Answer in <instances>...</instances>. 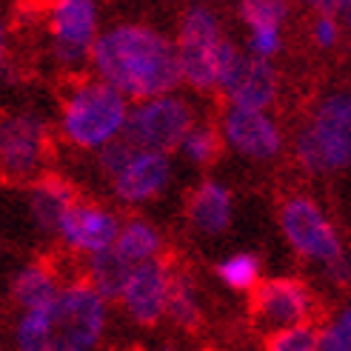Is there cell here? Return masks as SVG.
Wrapping results in <instances>:
<instances>
[{
  "instance_id": "cell-19",
  "label": "cell",
  "mask_w": 351,
  "mask_h": 351,
  "mask_svg": "<svg viewBox=\"0 0 351 351\" xmlns=\"http://www.w3.org/2000/svg\"><path fill=\"white\" fill-rule=\"evenodd\" d=\"M60 289L63 286H60L58 269L51 266V263H46V260H34V263H29V266H23L21 271L14 274V280H12V300L21 311H26V308L49 303Z\"/></svg>"
},
{
  "instance_id": "cell-17",
  "label": "cell",
  "mask_w": 351,
  "mask_h": 351,
  "mask_svg": "<svg viewBox=\"0 0 351 351\" xmlns=\"http://www.w3.org/2000/svg\"><path fill=\"white\" fill-rule=\"evenodd\" d=\"M77 189L60 174H40L29 183V215L43 234H55L66 208L77 200Z\"/></svg>"
},
{
  "instance_id": "cell-18",
  "label": "cell",
  "mask_w": 351,
  "mask_h": 351,
  "mask_svg": "<svg viewBox=\"0 0 351 351\" xmlns=\"http://www.w3.org/2000/svg\"><path fill=\"white\" fill-rule=\"evenodd\" d=\"M166 249V240L163 232L146 217H129V220H120V232L112 243V254L123 263V266H140L146 260L160 257Z\"/></svg>"
},
{
  "instance_id": "cell-21",
  "label": "cell",
  "mask_w": 351,
  "mask_h": 351,
  "mask_svg": "<svg viewBox=\"0 0 351 351\" xmlns=\"http://www.w3.org/2000/svg\"><path fill=\"white\" fill-rule=\"evenodd\" d=\"M217 280L232 291H252L263 280V260L254 252H234L215 266Z\"/></svg>"
},
{
  "instance_id": "cell-6",
  "label": "cell",
  "mask_w": 351,
  "mask_h": 351,
  "mask_svg": "<svg viewBox=\"0 0 351 351\" xmlns=\"http://www.w3.org/2000/svg\"><path fill=\"white\" fill-rule=\"evenodd\" d=\"M215 92L226 97V106L269 112L280 95V75L271 60L245 55L232 38H226L217 51Z\"/></svg>"
},
{
  "instance_id": "cell-2",
  "label": "cell",
  "mask_w": 351,
  "mask_h": 351,
  "mask_svg": "<svg viewBox=\"0 0 351 351\" xmlns=\"http://www.w3.org/2000/svg\"><path fill=\"white\" fill-rule=\"evenodd\" d=\"M109 300L86 283L63 286L49 303L21 311L14 323L17 351H95L106 335Z\"/></svg>"
},
{
  "instance_id": "cell-7",
  "label": "cell",
  "mask_w": 351,
  "mask_h": 351,
  "mask_svg": "<svg viewBox=\"0 0 351 351\" xmlns=\"http://www.w3.org/2000/svg\"><path fill=\"white\" fill-rule=\"evenodd\" d=\"M280 229L297 257L317 263L326 271L346 260V245L335 220L308 195H289L280 203Z\"/></svg>"
},
{
  "instance_id": "cell-23",
  "label": "cell",
  "mask_w": 351,
  "mask_h": 351,
  "mask_svg": "<svg viewBox=\"0 0 351 351\" xmlns=\"http://www.w3.org/2000/svg\"><path fill=\"white\" fill-rule=\"evenodd\" d=\"M289 0H243L237 14L243 26L249 32H260V29H280L283 32L286 21H289Z\"/></svg>"
},
{
  "instance_id": "cell-11",
  "label": "cell",
  "mask_w": 351,
  "mask_h": 351,
  "mask_svg": "<svg viewBox=\"0 0 351 351\" xmlns=\"http://www.w3.org/2000/svg\"><path fill=\"white\" fill-rule=\"evenodd\" d=\"M49 51L66 72L89 63V51L100 34L97 0H49L46 3Z\"/></svg>"
},
{
  "instance_id": "cell-20",
  "label": "cell",
  "mask_w": 351,
  "mask_h": 351,
  "mask_svg": "<svg viewBox=\"0 0 351 351\" xmlns=\"http://www.w3.org/2000/svg\"><path fill=\"white\" fill-rule=\"evenodd\" d=\"M166 317L174 320L180 328H197L200 320H203V306H200L197 283H195V277H191L186 269H180V266L171 269Z\"/></svg>"
},
{
  "instance_id": "cell-29",
  "label": "cell",
  "mask_w": 351,
  "mask_h": 351,
  "mask_svg": "<svg viewBox=\"0 0 351 351\" xmlns=\"http://www.w3.org/2000/svg\"><path fill=\"white\" fill-rule=\"evenodd\" d=\"M6 63H9V26L0 17V72L6 69Z\"/></svg>"
},
{
  "instance_id": "cell-27",
  "label": "cell",
  "mask_w": 351,
  "mask_h": 351,
  "mask_svg": "<svg viewBox=\"0 0 351 351\" xmlns=\"http://www.w3.org/2000/svg\"><path fill=\"white\" fill-rule=\"evenodd\" d=\"M311 40L317 49L328 51V49H337L343 40V29L337 17H328V14H314L311 21Z\"/></svg>"
},
{
  "instance_id": "cell-22",
  "label": "cell",
  "mask_w": 351,
  "mask_h": 351,
  "mask_svg": "<svg viewBox=\"0 0 351 351\" xmlns=\"http://www.w3.org/2000/svg\"><path fill=\"white\" fill-rule=\"evenodd\" d=\"M223 149L226 146H223V137H220L217 126H212V123H195V126L186 132L178 152H183V157L191 166L208 169V166H215L220 160Z\"/></svg>"
},
{
  "instance_id": "cell-5",
  "label": "cell",
  "mask_w": 351,
  "mask_h": 351,
  "mask_svg": "<svg viewBox=\"0 0 351 351\" xmlns=\"http://www.w3.org/2000/svg\"><path fill=\"white\" fill-rule=\"evenodd\" d=\"M100 171L117 203L146 206L157 200L171 183V157L160 152L134 149L123 137L97 152Z\"/></svg>"
},
{
  "instance_id": "cell-16",
  "label": "cell",
  "mask_w": 351,
  "mask_h": 351,
  "mask_svg": "<svg viewBox=\"0 0 351 351\" xmlns=\"http://www.w3.org/2000/svg\"><path fill=\"white\" fill-rule=\"evenodd\" d=\"M186 217L200 234H208V237L223 234L234 217L232 189L220 180H212V178L200 180L186 200Z\"/></svg>"
},
{
  "instance_id": "cell-3",
  "label": "cell",
  "mask_w": 351,
  "mask_h": 351,
  "mask_svg": "<svg viewBox=\"0 0 351 351\" xmlns=\"http://www.w3.org/2000/svg\"><path fill=\"white\" fill-rule=\"evenodd\" d=\"M129 100L97 77H75L60 97L58 129L69 146L97 154L123 134Z\"/></svg>"
},
{
  "instance_id": "cell-1",
  "label": "cell",
  "mask_w": 351,
  "mask_h": 351,
  "mask_svg": "<svg viewBox=\"0 0 351 351\" xmlns=\"http://www.w3.org/2000/svg\"><path fill=\"white\" fill-rule=\"evenodd\" d=\"M95 77L126 100H152L180 89L174 40L149 23H117L97 34L89 51Z\"/></svg>"
},
{
  "instance_id": "cell-12",
  "label": "cell",
  "mask_w": 351,
  "mask_h": 351,
  "mask_svg": "<svg viewBox=\"0 0 351 351\" xmlns=\"http://www.w3.org/2000/svg\"><path fill=\"white\" fill-rule=\"evenodd\" d=\"M252 294V323L266 335L294 326H308L317 314V300L311 289L297 277H269L249 291Z\"/></svg>"
},
{
  "instance_id": "cell-10",
  "label": "cell",
  "mask_w": 351,
  "mask_h": 351,
  "mask_svg": "<svg viewBox=\"0 0 351 351\" xmlns=\"http://www.w3.org/2000/svg\"><path fill=\"white\" fill-rule=\"evenodd\" d=\"M51 154V126L38 112L0 114V178L32 183L46 174Z\"/></svg>"
},
{
  "instance_id": "cell-15",
  "label": "cell",
  "mask_w": 351,
  "mask_h": 351,
  "mask_svg": "<svg viewBox=\"0 0 351 351\" xmlns=\"http://www.w3.org/2000/svg\"><path fill=\"white\" fill-rule=\"evenodd\" d=\"M117 232H120V217L109 206L89 200V197H77L60 217L55 237L72 254H83L89 260V257L109 252Z\"/></svg>"
},
{
  "instance_id": "cell-4",
  "label": "cell",
  "mask_w": 351,
  "mask_h": 351,
  "mask_svg": "<svg viewBox=\"0 0 351 351\" xmlns=\"http://www.w3.org/2000/svg\"><path fill=\"white\" fill-rule=\"evenodd\" d=\"M294 160L308 178H331L351 160V97L343 89L326 92L294 134Z\"/></svg>"
},
{
  "instance_id": "cell-9",
  "label": "cell",
  "mask_w": 351,
  "mask_h": 351,
  "mask_svg": "<svg viewBox=\"0 0 351 351\" xmlns=\"http://www.w3.org/2000/svg\"><path fill=\"white\" fill-rule=\"evenodd\" d=\"M197 123L195 106L180 97L178 92L160 95L152 100H140L129 106L126 126H123V140L132 143L134 149L146 152H160V154H174L180 149L186 132Z\"/></svg>"
},
{
  "instance_id": "cell-26",
  "label": "cell",
  "mask_w": 351,
  "mask_h": 351,
  "mask_svg": "<svg viewBox=\"0 0 351 351\" xmlns=\"http://www.w3.org/2000/svg\"><path fill=\"white\" fill-rule=\"evenodd\" d=\"M243 51H245V55H252V58H260V60H274L280 51H283V32H280V29L249 32Z\"/></svg>"
},
{
  "instance_id": "cell-24",
  "label": "cell",
  "mask_w": 351,
  "mask_h": 351,
  "mask_svg": "<svg viewBox=\"0 0 351 351\" xmlns=\"http://www.w3.org/2000/svg\"><path fill=\"white\" fill-rule=\"evenodd\" d=\"M317 351H351V311L340 306L331 317L317 328Z\"/></svg>"
},
{
  "instance_id": "cell-8",
  "label": "cell",
  "mask_w": 351,
  "mask_h": 351,
  "mask_svg": "<svg viewBox=\"0 0 351 351\" xmlns=\"http://www.w3.org/2000/svg\"><path fill=\"white\" fill-rule=\"evenodd\" d=\"M226 40L223 23L212 6L195 3L180 14L178 38H174V51H178L180 66V83L200 95L215 92V66L217 51Z\"/></svg>"
},
{
  "instance_id": "cell-13",
  "label": "cell",
  "mask_w": 351,
  "mask_h": 351,
  "mask_svg": "<svg viewBox=\"0 0 351 351\" xmlns=\"http://www.w3.org/2000/svg\"><path fill=\"white\" fill-rule=\"evenodd\" d=\"M217 132L223 137V146H229L245 160L269 163L286 149V132L269 112L226 106L217 123Z\"/></svg>"
},
{
  "instance_id": "cell-25",
  "label": "cell",
  "mask_w": 351,
  "mask_h": 351,
  "mask_svg": "<svg viewBox=\"0 0 351 351\" xmlns=\"http://www.w3.org/2000/svg\"><path fill=\"white\" fill-rule=\"evenodd\" d=\"M266 351H317V328L308 323L271 331V335H266Z\"/></svg>"
},
{
  "instance_id": "cell-28",
  "label": "cell",
  "mask_w": 351,
  "mask_h": 351,
  "mask_svg": "<svg viewBox=\"0 0 351 351\" xmlns=\"http://www.w3.org/2000/svg\"><path fill=\"white\" fill-rule=\"evenodd\" d=\"M308 3L314 6L317 14H328V17L343 21V17H348V3L351 0H308Z\"/></svg>"
},
{
  "instance_id": "cell-14",
  "label": "cell",
  "mask_w": 351,
  "mask_h": 351,
  "mask_svg": "<svg viewBox=\"0 0 351 351\" xmlns=\"http://www.w3.org/2000/svg\"><path fill=\"white\" fill-rule=\"evenodd\" d=\"M171 269H174V260L160 254L154 260L140 263V266H134L126 274L117 300H120L123 311L129 314V320H134L137 326L152 328L166 317Z\"/></svg>"
}]
</instances>
